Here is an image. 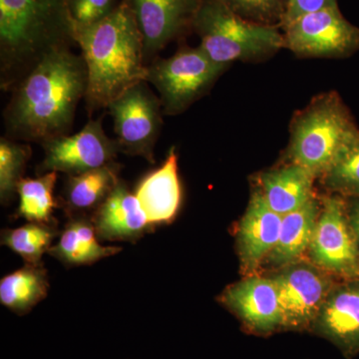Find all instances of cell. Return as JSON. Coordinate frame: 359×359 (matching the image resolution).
I'll use <instances>...</instances> for the list:
<instances>
[{
  "instance_id": "obj_1",
  "label": "cell",
  "mask_w": 359,
  "mask_h": 359,
  "mask_svg": "<svg viewBox=\"0 0 359 359\" xmlns=\"http://www.w3.org/2000/svg\"><path fill=\"white\" fill-rule=\"evenodd\" d=\"M87 84L82 55L70 48L46 54L11 90L13 96L4 112L6 137L42 145L68 135Z\"/></svg>"
},
{
  "instance_id": "obj_2",
  "label": "cell",
  "mask_w": 359,
  "mask_h": 359,
  "mask_svg": "<svg viewBox=\"0 0 359 359\" xmlns=\"http://www.w3.org/2000/svg\"><path fill=\"white\" fill-rule=\"evenodd\" d=\"M73 39L86 63L88 84L84 100L90 117L147 79L143 39L126 1L105 20L73 30Z\"/></svg>"
},
{
  "instance_id": "obj_3",
  "label": "cell",
  "mask_w": 359,
  "mask_h": 359,
  "mask_svg": "<svg viewBox=\"0 0 359 359\" xmlns=\"http://www.w3.org/2000/svg\"><path fill=\"white\" fill-rule=\"evenodd\" d=\"M69 0H0V86L13 90L46 54L75 43Z\"/></svg>"
},
{
  "instance_id": "obj_4",
  "label": "cell",
  "mask_w": 359,
  "mask_h": 359,
  "mask_svg": "<svg viewBox=\"0 0 359 359\" xmlns=\"http://www.w3.org/2000/svg\"><path fill=\"white\" fill-rule=\"evenodd\" d=\"M358 133L351 111L337 92L318 94L290 121L285 162L304 168L318 180Z\"/></svg>"
},
{
  "instance_id": "obj_5",
  "label": "cell",
  "mask_w": 359,
  "mask_h": 359,
  "mask_svg": "<svg viewBox=\"0 0 359 359\" xmlns=\"http://www.w3.org/2000/svg\"><path fill=\"white\" fill-rule=\"evenodd\" d=\"M193 32L208 57L226 67L236 61H264L285 48L280 26L245 20L219 0H201Z\"/></svg>"
},
{
  "instance_id": "obj_6",
  "label": "cell",
  "mask_w": 359,
  "mask_h": 359,
  "mask_svg": "<svg viewBox=\"0 0 359 359\" xmlns=\"http://www.w3.org/2000/svg\"><path fill=\"white\" fill-rule=\"evenodd\" d=\"M146 81L157 89L165 115L182 114L207 95L228 69L208 57L200 46H182L169 58H155L147 66Z\"/></svg>"
},
{
  "instance_id": "obj_7",
  "label": "cell",
  "mask_w": 359,
  "mask_h": 359,
  "mask_svg": "<svg viewBox=\"0 0 359 359\" xmlns=\"http://www.w3.org/2000/svg\"><path fill=\"white\" fill-rule=\"evenodd\" d=\"M320 200L308 261L335 280H359V245L347 218L346 198L325 193Z\"/></svg>"
},
{
  "instance_id": "obj_8",
  "label": "cell",
  "mask_w": 359,
  "mask_h": 359,
  "mask_svg": "<svg viewBox=\"0 0 359 359\" xmlns=\"http://www.w3.org/2000/svg\"><path fill=\"white\" fill-rule=\"evenodd\" d=\"M114 122L116 142L119 151L140 156L154 164V150L163 126L162 103L159 96L139 82L108 105Z\"/></svg>"
},
{
  "instance_id": "obj_9",
  "label": "cell",
  "mask_w": 359,
  "mask_h": 359,
  "mask_svg": "<svg viewBox=\"0 0 359 359\" xmlns=\"http://www.w3.org/2000/svg\"><path fill=\"white\" fill-rule=\"evenodd\" d=\"M285 48L301 58H346L359 51V27L339 6L306 14L282 28Z\"/></svg>"
},
{
  "instance_id": "obj_10",
  "label": "cell",
  "mask_w": 359,
  "mask_h": 359,
  "mask_svg": "<svg viewBox=\"0 0 359 359\" xmlns=\"http://www.w3.org/2000/svg\"><path fill=\"white\" fill-rule=\"evenodd\" d=\"M278 289L283 330L309 332L328 292L337 282L309 261L289 264L271 276Z\"/></svg>"
},
{
  "instance_id": "obj_11",
  "label": "cell",
  "mask_w": 359,
  "mask_h": 359,
  "mask_svg": "<svg viewBox=\"0 0 359 359\" xmlns=\"http://www.w3.org/2000/svg\"><path fill=\"white\" fill-rule=\"evenodd\" d=\"M44 158L37 167L39 175L61 172L67 176L86 173L115 162L119 147L103 129L102 118L90 119L74 135L57 137L42 144Z\"/></svg>"
},
{
  "instance_id": "obj_12",
  "label": "cell",
  "mask_w": 359,
  "mask_h": 359,
  "mask_svg": "<svg viewBox=\"0 0 359 359\" xmlns=\"http://www.w3.org/2000/svg\"><path fill=\"white\" fill-rule=\"evenodd\" d=\"M133 11L149 65L168 44L193 32L201 0H125Z\"/></svg>"
},
{
  "instance_id": "obj_13",
  "label": "cell",
  "mask_w": 359,
  "mask_h": 359,
  "mask_svg": "<svg viewBox=\"0 0 359 359\" xmlns=\"http://www.w3.org/2000/svg\"><path fill=\"white\" fill-rule=\"evenodd\" d=\"M219 302L237 316L250 334L269 337L283 330L278 289L271 276H245L229 285Z\"/></svg>"
},
{
  "instance_id": "obj_14",
  "label": "cell",
  "mask_w": 359,
  "mask_h": 359,
  "mask_svg": "<svg viewBox=\"0 0 359 359\" xmlns=\"http://www.w3.org/2000/svg\"><path fill=\"white\" fill-rule=\"evenodd\" d=\"M332 342L346 358L359 353V280H337L309 332Z\"/></svg>"
},
{
  "instance_id": "obj_15",
  "label": "cell",
  "mask_w": 359,
  "mask_h": 359,
  "mask_svg": "<svg viewBox=\"0 0 359 359\" xmlns=\"http://www.w3.org/2000/svg\"><path fill=\"white\" fill-rule=\"evenodd\" d=\"M282 219L255 188L237 231L238 259L245 276L255 275L264 266L278 243Z\"/></svg>"
},
{
  "instance_id": "obj_16",
  "label": "cell",
  "mask_w": 359,
  "mask_h": 359,
  "mask_svg": "<svg viewBox=\"0 0 359 359\" xmlns=\"http://www.w3.org/2000/svg\"><path fill=\"white\" fill-rule=\"evenodd\" d=\"M90 219L99 240L108 242H137L154 229L122 180Z\"/></svg>"
},
{
  "instance_id": "obj_17",
  "label": "cell",
  "mask_w": 359,
  "mask_h": 359,
  "mask_svg": "<svg viewBox=\"0 0 359 359\" xmlns=\"http://www.w3.org/2000/svg\"><path fill=\"white\" fill-rule=\"evenodd\" d=\"M135 196L153 228L174 221L182 204L178 155L175 147L170 149L159 168L141 180Z\"/></svg>"
},
{
  "instance_id": "obj_18",
  "label": "cell",
  "mask_w": 359,
  "mask_h": 359,
  "mask_svg": "<svg viewBox=\"0 0 359 359\" xmlns=\"http://www.w3.org/2000/svg\"><path fill=\"white\" fill-rule=\"evenodd\" d=\"M316 178L299 165L283 162L257 176L256 189L266 204L280 216L299 209L318 195Z\"/></svg>"
},
{
  "instance_id": "obj_19",
  "label": "cell",
  "mask_w": 359,
  "mask_h": 359,
  "mask_svg": "<svg viewBox=\"0 0 359 359\" xmlns=\"http://www.w3.org/2000/svg\"><path fill=\"white\" fill-rule=\"evenodd\" d=\"M320 208V196L316 195L299 209L283 216L280 237L264 266L280 269L304 261L308 255Z\"/></svg>"
},
{
  "instance_id": "obj_20",
  "label": "cell",
  "mask_w": 359,
  "mask_h": 359,
  "mask_svg": "<svg viewBox=\"0 0 359 359\" xmlns=\"http://www.w3.org/2000/svg\"><path fill=\"white\" fill-rule=\"evenodd\" d=\"M121 167L113 162L86 173L68 176L60 204L69 218L91 216L119 183Z\"/></svg>"
},
{
  "instance_id": "obj_21",
  "label": "cell",
  "mask_w": 359,
  "mask_h": 359,
  "mask_svg": "<svg viewBox=\"0 0 359 359\" xmlns=\"http://www.w3.org/2000/svg\"><path fill=\"white\" fill-rule=\"evenodd\" d=\"M98 241L90 217H74L69 218L58 242L51 245L47 254L65 266H79L95 264L122 252V248L105 247Z\"/></svg>"
},
{
  "instance_id": "obj_22",
  "label": "cell",
  "mask_w": 359,
  "mask_h": 359,
  "mask_svg": "<svg viewBox=\"0 0 359 359\" xmlns=\"http://www.w3.org/2000/svg\"><path fill=\"white\" fill-rule=\"evenodd\" d=\"M49 280L43 264H25L0 280V302L20 316L30 313L48 294Z\"/></svg>"
},
{
  "instance_id": "obj_23",
  "label": "cell",
  "mask_w": 359,
  "mask_h": 359,
  "mask_svg": "<svg viewBox=\"0 0 359 359\" xmlns=\"http://www.w3.org/2000/svg\"><path fill=\"white\" fill-rule=\"evenodd\" d=\"M57 172L39 175L37 178H22L18 185L20 205L16 218L25 219L29 223L56 224L54 210L58 201L54 198Z\"/></svg>"
},
{
  "instance_id": "obj_24",
  "label": "cell",
  "mask_w": 359,
  "mask_h": 359,
  "mask_svg": "<svg viewBox=\"0 0 359 359\" xmlns=\"http://www.w3.org/2000/svg\"><path fill=\"white\" fill-rule=\"evenodd\" d=\"M56 224L29 223L20 228L6 229L1 233V245L22 257L25 264L39 266L42 257L48 252L57 237Z\"/></svg>"
},
{
  "instance_id": "obj_25",
  "label": "cell",
  "mask_w": 359,
  "mask_h": 359,
  "mask_svg": "<svg viewBox=\"0 0 359 359\" xmlns=\"http://www.w3.org/2000/svg\"><path fill=\"white\" fill-rule=\"evenodd\" d=\"M318 182L325 193L344 198L358 197L359 133L340 150Z\"/></svg>"
},
{
  "instance_id": "obj_26",
  "label": "cell",
  "mask_w": 359,
  "mask_h": 359,
  "mask_svg": "<svg viewBox=\"0 0 359 359\" xmlns=\"http://www.w3.org/2000/svg\"><path fill=\"white\" fill-rule=\"evenodd\" d=\"M28 144L18 143L7 137L0 138V200L8 205L18 195V185L25 178L26 165L32 157Z\"/></svg>"
},
{
  "instance_id": "obj_27",
  "label": "cell",
  "mask_w": 359,
  "mask_h": 359,
  "mask_svg": "<svg viewBox=\"0 0 359 359\" xmlns=\"http://www.w3.org/2000/svg\"><path fill=\"white\" fill-rule=\"evenodd\" d=\"M233 13L264 25L280 26L289 0H219Z\"/></svg>"
},
{
  "instance_id": "obj_28",
  "label": "cell",
  "mask_w": 359,
  "mask_h": 359,
  "mask_svg": "<svg viewBox=\"0 0 359 359\" xmlns=\"http://www.w3.org/2000/svg\"><path fill=\"white\" fill-rule=\"evenodd\" d=\"M125 0H69L68 11L73 30L105 20L122 6Z\"/></svg>"
},
{
  "instance_id": "obj_29",
  "label": "cell",
  "mask_w": 359,
  "mask_h": 359,
  "mask_svg": "<svg viewBox=\"0 0 359 359\" xmlns=\"http://www.w3.org/2000/svg\"><path fill=\"white\" fill-rule=\"evenodd\" d=\"M334 6H339L337 0H289L287 11L280 23V29L306 14Z\"/></svg>"
},
{
  "instance_id": "obj_30",
  "label": "cell",
  "mask_w": 359,
  "mask_h": 359,
  "mask_svg": "<svg viewBox=\"0 0 359 359\" xmlns=\"http://www.w3.org/2000/svg\"><path fill=\"white\" fill-rule=\"evenodd\" d=\"M347 218L359 245V196L346 198Z\"/></svg>"
}]
</instances>
